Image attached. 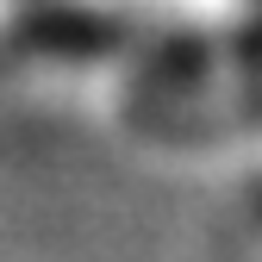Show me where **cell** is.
I'll return each mask as SVG.
<instances>
[{"instance_id":"6da1fadb","label":"cell","mask_w":262,"mask_h":262,"mask_svg":"<svg viewBox=\"0 0 262 262\" xmlns=\"http://www.w3.org/2000/svg\"><path fill=\"white\" fill-rule=\"evenodd\" d=\"M131 113L156 138L262 131V25H250V31L219 25V31L156 50L138 69Z\"/></svg>"},{"instance_id":"7a4b0ae2","label":"cell","mask_w":262,"mask_h":262,"mask_svg":"<svg viewBox=\"0 0 262 262\" xmlns=\"http://www.w3.org/2000/svg\"><path fill=\"white\" fill-rule=\"evenodd\" d=\"M106 13H150V19H169V25H231L244 19L256 0H94Z\"/></svg>"}]
</instances>
